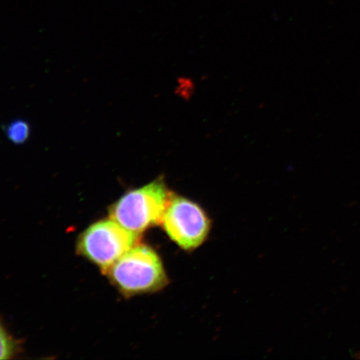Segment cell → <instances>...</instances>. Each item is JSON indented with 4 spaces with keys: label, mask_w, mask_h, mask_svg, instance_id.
<instances>
[{
    "label": "cell",
    "mask_w": 360,
    "mask_h": 360,
    "mask_svg": "<svg viewBox=\"0 0 360 360\" xmlns=\"http://www.w3.org/2000/svg\"><path fill=\"white\" fill-rule=\"evenodd\" d=\"M139 233L125 229L112 219L90 225L79 237L77 250L105 273L126 252L139 244Z\"/></svg>",
    "instance_id": "cell-3"
},
{
    "label": "cell",
    "mask_w": 360,
    "mask_h": 360,
    "mask_svg": "<svg viewBox=\"0 0 360 360\" xmlns=\"http://www.w3.org/2000/svg\"><path fill=\"white\" fill-rule=\"evenodd\" d=\"M171 193L163 178L125 193L110 208V218L141 235L161 224Z\"/></svg>",
    "instance_id": "cell-2"
},
{
    "label": "cell",
    "mask_w": 360,
    "mask_h": 360,
    "mask_svg": "<svg viewBox=\"0 0 360 360\" xmlns=\"http://www.w3.org/2000/svg\"><path fill=\"white\" fill-rule=\"evenodd\" d=\"M161 225L170 240L186 251L204 244L212 226L209 215L199 204L174 193Z\"/></svg>",
    "instance_id": "cell-4"
},
{
    "label": "cell",
    "mask_w": 360,
    "mask_h": 360,
    "mask_svg": "<svg viewBox=\"0 0 360 360\" xmlns=\"http://www.w3.org/2000/svg\"><path fill=\"white\" fill-rule=\"evenodd\" d=\"M17 350L15 342L0 322V359H10Z\"/></svg>",
    "instance_id": "cell-6"
},
{
    "label": "cell",
    "mask_w": 360,
    "mask_h": 360,
    "mask_svg": "<svg viewBox=\"0 0 360 360\" xmlns=\"http://www.w3.org/2000/svg\"><path fill=\"white\" fill-rule=\"evenodd\" d=\"M103 274L125 297L153 294L169 283L160 256L151 247L139 243Z\"/></svg>",
    "instance_id": "cell-1"
},
{
    "label": "cell",
    "mask_w": 360,
    "mask_h": 360,
    "mask_svg": "<svg viewBox=\"0 0 360 360\" xmlns=\"http://www.w3.org/2000/svg\"><path fill=\"white\" fill-rule=\"evenodd\" d=\"M6 134L8 141L15 145H22L30 136V126L25 120H13L7 126Z\"/></svg>",
    "instance_id": "cell-5"
}]
</instances>
